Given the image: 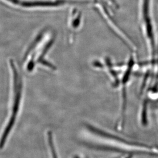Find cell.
Returning a JSON list of instances; mask_svg holds the SVG:
<instances>
[{
    "label": "cell",
    "mask_w": 158,
    "mask_h": 158,
    "mask_svg": "<svg viewBox=\"0 0 158 158\" xmlns=\"http://www.w3.org/2000/svg\"><path fill=\"white\" fill-rule=\"evenodd\" d=\"M81 12L78 10L73 9L71 13L69 21V27L72 31L77 30L78 28L81 25Z\"/></svg>",
    "instance_id": "277c9868"
},
{
    "label": "cell",
    "mask_w": 158,
    "mask_h": 158,
    "mask_svg": "<svg viewBox=\"0 0 158 158\" xmlns=\"http://www.w3.org/2000/svg\"><path fill=\"white\" fill-rule=\"evenodd\" d=\"M9 4L24 9H46L67 5L87 4L88 2L77 0H4Z\"/></svg>",
    "instance_id": "3957f363"
},
{
    "label": "cell",
    "mask_w": 158,
    "mask_h": 158,
    "mask_svg": "<svg viewBox=\"0 0 158 158\" xmlns=\"http://www.w3.org/2000/svg\"><path fill=\"white\" fill-rule=\"evenodd\" d=\"M9 64L13 73L14 76V91H15V98H14V106L12 108V113L9 123L6 127L1 140L0 141V148H3L6 142L7 137L10 132L15 123L18 112L19 109L20 101H21L22 90V81L21 75H19L18 68L14 60L10 59L9 60Z\"/></svg>",
    "instance_id": "7a4b0ae2"
},
{
    "label": "cell",
    "mask_w": 158,
    "mask_h": 158,
    "mask_svg": "<svg viewBox=\"0 0 158 158\" xmlns=\"http://www.w3.org/2000/svg\"><path fill=\"white\" fill-rule=\"evenodd\" d=\"M55 35L51 30L44 29L33 40L24 55V60L27 62L28 71H33L36 64H40L53 70L56 67L46 59L55 42Z\"/></svg>",
    "instance_id": "6da1fadb"
},
{
    "label": "cell",
    "mask_w": 158,
    "mask_h": 158,
    "mask_svg": "<svg viewBox=\"0 0 158 158\" xmlns=\"http://www.w3.org/2000/svg\"><path fill=\"white\" fill-rule=\"evenodd\" d=\"M48 142H49V144L50 148V149H51L53 158H57V156L56 152H55L54 145L52 134V132L51 131H48Z\"/></svg>",
    "instance_id": "5b68a950"
}]
</instances>
